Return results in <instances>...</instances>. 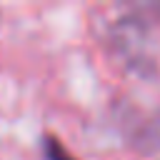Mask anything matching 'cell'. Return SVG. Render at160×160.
<instances>
[{"label": "cell", "instance_id": "1", "mask_svg": "<svg viewBox=\"0 0 160 160\" xmlns=\"http://www.w3.org/2000/svg\"><path fill=\"white\" fill-rule=\"evenodd\" d=\"M42 148H45V158H48V160H78V158H72V155L60 145V140L52 138V135H48V138L42 140Z\"/></svg>", "mask_w": 160, "mask_h": 160}]
</instances>
